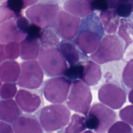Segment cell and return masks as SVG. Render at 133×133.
Segmentation results:
<instances>
[{"instance_id": "obj_5", "label": "cell", "mask_w": 133, "mask_h": 133, "mask_svg": "<svg viewBox=\"0 0 133 133\" xmlns=\"http://www.w3.org/2000/svg\"><path fill=\"white\" fill-rule=\"evenodd\" d=\"M38 59L43 70L49 77L62 76L68 68L65 59L57 47H42Z\"/></svg>"}, {"instance_id": "obj_17", "label": "cell", "mask_w": 133, "mask_h": 133, "mask_svg": "<svg viewBox=\"0 0 133 133\" xmlns=\"http://www.w3.org/2000/svg\"><path fill=\"white\" fill-rule=\"evenodd\" d=\"M21 67L15 60H7L0 65V79L5 83H15L18 81Z\"/></svg>"}, {"instance_id": "obj_9", "label": "cell", "mask_w": 133, "mask_h": 133, "mask_svg": "<svg viewBox=\"0 0 133 133\" xmlns=\"http://www.w3.org/2000/svg\"><path fill=\"white\" fill-rule=\"evenodd\" d=\"M21 71L17 84L29 89L39 87L43 82L44 72L36 60L24 61L21 63Z\"/></svg>"}, {"instance_id": "obj_33", "label": "cell", "mask_w": 133, "mask_h": 133, "mask_svg": "<svg viewBox=\"0 0 133 133\" xmlns=\"http://www.w3.org/2000/svg\"><path fill=\"white\" fill-rule=\"evenodd\" d=\"M12 18H16L14 12L10 10L5 5L0 6V25Z\"/></svg>"}, {"instance_id": "obj_18", "label": "cell", "mask_w": 133, "mask_h": 133, "mask_svg": "<svg viewBox=\"0 0 133 133\" xmlns=\"http://www.w3.org/2000/svg\"><path fill=\"white\" fill-rule=\"evenodd\" d=\"M20 55L21 59L25 61L36 60L41 51L39 40L26 37L20 42Z\"/></svg>"}, {"instance_id": "obj_13", "label": "cell", "mask_w": 133, "mask_h": 133, "mask_svg": "<svg viewBox=\"0 0 133 133\" xmlns=\"http://www.w3.org/2000/svg\"><path fill=\"white\" fill-rule=\"evenodd\" d=\"M14 133H43L39 121L34 115L23 114L12 123Z\"/></svg>"}, {"instance_id": "obj_25", "label": "cell", "mask_w": 133, "mask_h": 133, "mask_svg": "<svg viewBox=\"0 0 133 133\" xmlns=\"http://www.w3.org/2000/svg\"><path fill=\"white\" fill-rule=\"evenodd\" d=\"M5 52L7 59L14 60L20 55V44L16 41H12L5 45Z\"/></svg>"}, {"instance_id": "obj_26", "label": "cell", "mask_w": 133, "mask_h": 133, "mask_svg": "<svg viewBox=\"0 0 133 133\" xmlns=\"http://www.w3.org/2000/svg\"><path fill=\"white\" fill-rule=\"evenodd\" d=\"M17 92L15 83H4L0 88V97L2 99H10L14 97Z\"/></svg>"}, {"instance_id": "obj_35", "label": "cell", "mask_w": 133, "mask_h": 133, "mask_svg": "<svg viewBox=\"0 0 133 133\" xmlns=\"http://www.w3.org/2000/svg\"><path fill=\"white\" fill-rule=\"evenodd\" d=\"M17 28L21 32L26 34V31L28 27L31 24L29 20L23 16H20L17 18L16 21Z\"/></svg>"}, {"instance_id": "obj_29", "label": "cell", "mask_w": 133, "mask_h": 133, "mask_svg": "<svg viewBox=\"0 0 133 133\" xmlns=\"http://www.w3.org/2000/svg\"><path fill=\"white\" fill-rule=\"evenodd\" d=\"M5 5L14 12L16 18L21 16V11L24 9L22 0H7Z\"/></svg>"}, {"instance_id": "obj_43", "label": "cell", "mask_w": 133, "mask_h": 133, "mask_svg": "<svg viewBox=\"0 0 133 133\" xmlns=\"http://www.w3.org/2000/svg\"><path fill=\"white\" fill-rule=\"evenodd\" d=\"M132 11H133V3H132Z\"/></svg>"}, {"instance_id": "obj_30", "label": "cell", "mask_w": 133, "mask_h": 133, "mask_svg": "<svg viewBox=\"0 0 133 133\" xmlns=\"http://www.w3.org/2000/svg\"><path fill=\"white\" fill-rule=\"evenodd\" d=\"M115 10L118 17L127 18L130 15L132 11V4L127 2H122L116 7Z\"/></svg>"}, {"instance_id": "obj_37", "label": "cell", "mask_w": 133, "mask_h": 133, "mask_svg": "<svg viewBox=\"0 0 133 133\" xmlns=\"http://www.w3.org/2000/svg\"><path fill=\"white\" fill-rule=\"evenodd\" d=\"M7 59L5 52V45L0 44V65Z\"/></svg>"}, {"instance_id": "obj_27", "label": "cell", "mask_w": 133, "mask_h": 133, "mask_svg": "<svg viewBox=\"0 0 133 133\" xmlns=\"http://www.w3.org/2000/svg\"><path fill=\"white\" fill-rule=\"evenodd\" d=\"M123 81L128 88L133 89V59L125 66L123 72Z\"/></svg>"}, {"instance_id": "obj_8", "label": "cell", "mask_w": 133, "mask_h": 133, "mask_svg": "<svg viewBox=\"0 0 133 133\" xmlns=\"http://www.w3.org/2000/svg\"><path fill=\"white\" fill-rule=\"evenodd\" d=\"M72 82L64 76L54 77L46 80L43 92L45 98L53 104H61L66 100Z\"/></svg>"}, {"instance_id": "obj_11", "label": "cell", "mask_w": 133, "mask_h": 133, "mask_svg": "<svg viewBox=\"0 0 133 133\" xmlns=\"http://www.w3.org/2000/svg\"><path fill=\"white\" fill-rule=\"evenodd\" d=\"M98 98L102 103L111 108L118 109L125 102L126 96L124 90L118 86L107 83L99 89Z\"/></svg>"}, {"instance_id": "obj_22", "label": "cell", "mask_w": 133, "mask_h": 133, "mask_svg": "<svg viewBox=\"0 0 133 133\" xmlns=\"http://www.w3.org/2000/svg\"><path fill=\"white\" fill-rule=\"evenodd\" d=\"M39 41L42 48H48L58 46L60 43L59 38L51 28L43 29Z\"/></svg>"}, {"instance_id": "obj_38", "label": "cell", "mask_w": 133, "mask_h": 133, "mask_svg": "<svg viewBox=\"0 0 133 133\" xmlns=\"http://www.w3.org/2000/svg\"><path fill=\"white\" fill-rule=\"evenodd\" d=\"M24 4V8H26L28 6H32L34 5L38 0H22Z\"/></svg>"}, {"instance_id": "obj_34", "label": "cell", "mask_w": 133, "mask_h": 133, "mask_svg": "<svg viewBox=\"0 0 133 133\" xmlns=\"http://www.w3.org/2000/svg\"><path fill=\"white\" fill-rule=\"evenodd\" d=\"M91 6L94 10L104 11L109 9L108 0H91Z\"/></svg>"}, {"instance_id": "obj_7", "label": "cell", "mask_w": 133, "mask_h": 133, "mask_svg": "<svg viewBox=\"0 0 133 133\" xmlns=\"http://www.w3.org/2000/svg\"><path fill=\"white\" fill-rule=\"evenodd\" d=\"M60 11L57 3H41L27 8L25 15L32 23L45 29L52 26Z\"/></svg>"}, {"instance_id": "obj_3", "label": "cell", "mask_w": 133, "mask_h": 133, "mask_svg": "<svg viewBox=\"0 0 133 133\" xmlns=\"http://www.w3.org/2000/svg\"><path fill=\"white\" fill-rule=\"evenodd\" d=\"M85 117L86 128L97 133H105L116 120V113L105 105L96 103L90 108Z\"/></svg>"}, {"instance_id": "obj_20", "label": "cell", "mask_w": 133, "mask_h": 133, "mask_svg": "<svg viewBox=\"0 0 133 133\" xmlns=\"http://www.w3.org/2000/svg\"><path fill=\"white\" fill-rule=\"evenodd\" d=\"M57 47L70 65L78 62L79 51L76 47L75 44L73 41L62 39Z\"/></svg>"}, {"instance_id": "obj_16", "label": "cell", "mask_w": 133, "mask_h": 133, "mask_svg": "<svg viewBox=\"0 0 133 133\" xmlns=\"http://www.w3.org/2000/svg\"><path fill=\"white\" fill-rule=\"evenodd\" d=\"M21 111L17 102L12 99L0 100V121L13 123L21 115Z\"/></svg>"}, {"instance_id": "obj_31", "label": "cell", "mask_w": 133, "mask_h": 133, "mask_svg": "<svg viewBox=\"0 0 133 133\" xmlns=\"http://www.w3.org/2000/svg\"><path fill=\"white\" fill-rule=\"evenodd\" d=\"M119 117L122 120L133 127V105H129L121 109Z\"/></svg>"}, {"instance_id": "obj_10", "label": "cell", "mask_w": 133, "mask_h": 133, "mask_svg": "<svg viewBox=\"0 0 133 133\" xmlns=\"http://www.w3.org/2000/svg\"><path fill=\"white\" fill-rule=\"evenodd\" d=\"M81 21L80 18L60 10L51 28L62 39L72 41L77 35Z\"/></svg>"}, {"instance_id": "obj_28", "label": "cell", "mask_w": 133, "mask_h": 133, "mask_svg": "<svg viewBox=\"0 0 133 133\" xmlns=\"http://www.w3.org/2000/svg\"><path fill=\"white\" fill-rule=\"evenodd\" d=\"M108 133H133V130L126 122L117 121L110 127Z\"/></svg>"}, {"instance_id": "obj_2", "label": "cell", "mask_w": 133, "mask_h": 133, "mask_svg": "<svg viewBox=\"0 0 133 133\" xmlns=\"http://www.w3.org/2000/svg\"><path fill=\"white\" fill-rule=\"evenodd\" d=\"M70 116V111L65 105L52 104L44 107L39 111L38 119L45 131L52 132L66 126Z\"/></svg>"}, {"instance_id": "obj_15", "label": "cell", "mask_w": 133, "mask_h": 133, "mask_svg": "<svg viewBox=\"0 0 133 133\" xmlns=\"http://www.w3.org/2000/svg\"><path fill=\"white\" fill-rule=\"evenodd\" d=\"M64 10L77 17L84 18L93 12L91 0H68L63 5Z\"/></svg>"}, {"instance_id": "obj_6", "label": "cell", "mask_w": 133, "mask_h": 133, "mask_svg": "<svg viewBox=\"0 0 133 133\" xmlns=\"http://www.w3.org/2000/svg\"><path fill=\"white\" fill-rule=\"evenodd\" d=\"M91 101L92 94L89 86L81 79L72 82L66 99L69 108L86 116Z\"/></svg>"}, {"instance_id": "obj_1", "label": "cell", "mask_w": 133, "mask_h": 133, "mask_svg": "<svg viewBox=\"0 0 133 133\" xmlns=\"http://www.w3.org/2000/svg\"><path fill=\"white\" fill-rule=\"evenodd\" d=\"M104 34V29L95 12L81 20L74 43L83 53H93L98 47Z\"/></svg>"}, {"instance_id": "obj_24", "label": "cell", "mask_w": 133, "mask_h": 133, "mask_svg": "<svg viewBox=\"0 0 133 133\" xmlns=\"http://www.w3.org/2000/svg\"><path fill=\"white\" fill-rule=\"evenodd\" d=\"M84 66L82 63L78 62L75 64L70 65L64 73V76L73 82L77 79H81L83 75Z\"/></svg>"}, {"instance_id": "obj_39", "label": "cell", "mask_w": 133, "mask_h": 133, "mask_svg": "<svg viewBox=\"0 0 133 133\" xmlns=\"http://www.w3.org/2000/svg\"><path fill=\"white\" fill-rule=\"evenodd\" d=\"M128 99L130 103L133 104V89H132L128 94Z\"/></svg>"}, {"instance_id": "obj_14", "label": "cell", "mask_w": 133, "mask_h": 133, "mask_svg": "<svg viewBox=\"0 0 133 133\" xmlns=\"http://www.w3.org/2000/svg\"><path fill=\"white\" fill-rule=\"evenodd\" d=\"M26 36L17 28L14 19L8 20L0 25V44L5 45L12 41L21 42Z\"/></svg>"}, {"instance_id": "obj_12", "label": "cell", "mask_w": 133, "mask_h": 133, "mask_svg": "<svg viewBox=\"0 0 133 133\" xmlns=\"http://www.w3.org/2000/svg\"><path fill=\"white\" fill-rule=\"evenodd\" d=\"M15 100L20 109L28 113L35 112L43 103L41 95L24 89H20L18 91Z\"/></svg>"}, {"instance_id": "obj_41", "label": "cell", "mask_w": 133, "mask_h": 133, "mask_svg": "<svg viewBox=\"0 0 133 133\" xmlns=\"http://www.w3.org/2000/svg\"><path fill=\"white\" fill-rule=\"evenodd\" d=\"M83 133H94V132L90 130H87V131H85V132H84Z\"/></svg>"}, {"instance_id": "obj_19", "label": "cell", "mask_w": 133, "mask_h": 133, "mask_svg": "<svg viewBox=\"0 0 133 133\" xmlns=\"http://www.w3.org/2000/svg\"><path fill=\"white\" fill-rule=\"evenodd\" d=\"M84 66V72L81 80L88 86L97 84L101 77L100 66L92 61H88Z\"/></svg>"}, {"instance_id": "obj_36", "label": "cell", "mask_w": 133, "mask_h": 133, "mask_svg": "<svg viewBox=\"0 0 133 133\" xmlns=\"http://www.w3.org/2000/svg\"><path fill=\"white\" fill-rule=\"evenodd\" d=\"M0 133H14V131L9 124L0 121Z\"/></svg>"}, {"instance_id": "obj_4", "label": "cell", "mask_w": 133, "mask_h": 133, "mask_svg": "<svg viewBox=\"0 0 133 133\" xmlns=\"http://www.w3.org/2000/svg\"><path fill=\"white\" fill-rule=\"evenodd\" d=\"M124 46L115 35H107L101 41L97 49L91 54V58L98 64L119 60L122 59Z\"/></svg>"}, {"instance_id": "obj_40", "label": "cell", "mask_w": 133, "mask_h": 133, "mask_svg": "<svg viewBox=\"0 0 133 133\" xmlns=\"http://www.w3.org/2000/svg\"><path fill=\"white\" fill-rule=\"evenodd\" d=\"M122 1H123V2H129V3H130L131 4H132V3H133V0H122Z\"/></svg>"}, {"instance_id": "obj_21", "label": "cell", "mask_w": 133, "mask_h": 133, "mask_svg": "<svg viewBox=\"0 0 133 133\" xmlns=\"http://www.w3.org/2000/svg\"><path fill=\"white\" fill-rule=\"evenodd\" d=\"M99 19L104 30L107 32L112 33L116 31L119 19L115 9L109 8L107 10L101 11L100 14Z\"/></svg>"}, {"instance_id": "obj_42", "label": "cell", "mask_w": 133, "mask_h": 133, "mask_svg": "<svg viewBox=\"0 0 133 133\" xmlns=\"http://www.w3.org/2000/svg\"><path fill=\"white\" fill-rule=\"evenodd\" d=\"M1 86H2V81H1V79H0V88H1Z\"/></svg>"}, {"instance_id": "obj_23", "label": "cell", "mask_w": 133, "mask_h": 133, "mask_svg": "<svg viewBox=\"0 0 133 133\" xmlns=\"http://www.w3.org/2000/svg\"><path fill=\"white\" fill-rule=\"evenodd\" d=\"M84 121L85 117L74 114L65 128L64 133H82L86 128Z\"/></svg>"}, {"instance_id": "obj_32", "label": "cell", "mask_w": 133, "mask_h": 133, "mask_svg": "<svg viewBox=\"0 0 133 133\" xmlns=\"http://www.w3.org/2000/svg\"><path fill=\"white\" fill-rule=\"evenodd\" d=\"M42 31L43 29L39 26L31 23L28 28L26 37L29 38L39 40L41 36Z\"/></svg>"}]
</instances>
